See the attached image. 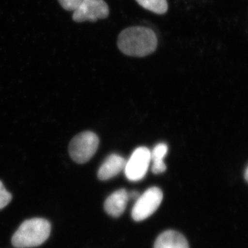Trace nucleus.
Listing matches in <instances>:
<instances>
[{
  "mask_svg": "<svg viewBox=\"0 0 248 248\" xmlns=\"http://www.w3.org/2000/svg\"><path fill=\"white\" fill-rule=\"evenodd\" d=\"M158 38L150 28L128 27L120 32L117 39V46L124 55L143 58L154 53L157 48Z\"/></svg>",
  "mask_w": 248,
  "mask_h": 248,
  "instance_id": "nucleus-1",
  "label": "nucleus"
},
{
  "mask_svg": "<svg viewBox=\"0 0 248 248\" xmlns=\"http://www.w3.org/2000/svg\"><path fill=\"white\" fill-rule=\"evenodd\" d=\"M50 230V223L45 218L27 220L15 233L12 244L17 248L37 247L48 239Z\"/></svg>",
  "mask_w": 248,
  "mask_h": 248,
  "instance_id": "nucleus-2",
  "label": "nucleus"
},
{
  "mask_svg": "<svg viewBox=\"0 0 248 248\" xmlns=\"http://www.w3.org/2000/svg\"><path fill=\"white\" fill-rule=\"evenodd\" d=\"M99 143V138L95 133L91 131L80 133L70 143V156L78 164H85L95 154Z\"/></svg>",
  "mask_w": 248,
  "mask_h": 248,
  "instance_id": "nucleus-3",
  "label": "nucleus"
},
{
  "mask_svg": "<svg viewBox=\"0 0 248 248\" xmlns=\"http://www.w3.org/2000/svg\"><path fill=\"white\" fill-rule=\"evenodd\" d=\"M163 192L157 187H152L140 195L132 210L135 221H141L151 217L157 210L163 200Z\"/></svg>",
  "mask_w": 248,
  "mask_h": 248,
  "instance_id": "nucleus-4",
  "label": "nucleus"
},
{
  "mask_svg": "<svg viewBox=\"0 0 248 248\" xmlns=\"http://www.w3.org/2000/svg\"><path fill=\"white\" fill-rule=\"evenodd\" d=\"M151 162V151L140 147L133 152L124 168L125 177L131 182H138L146 176Z\"/></svg>",
  "mask_w": 248,
  "mask_h": 248,
  "instance_id": "nucleus-5",
  "label": "nucleus"
},
{
  "mask_svg": "<svg viewBox=\"0 0 248 248\" xmlns=\"http://www.w3.org/2000/svg\"><path fill=\"white\" fill-rule=\"evenodd\" d=\"M109 14L108 5L104 0H83L73 12V19L78 23L86 21L94 22L98 19H106Z\"/></svg>",
  "mask_w": 248,
  "mask_h": 248,
  "instance_id": "nucleus-6",
  "label": "nucleus"
},
{
  "mask_svg": "<svg viewBox=\"0 0 248 248\" xmlns=\"http://www.w3.org/2000/svg\"><path fill=\"white\" fill-rule=\"evenodd\" d=\"M124 158L118 155H111L108 156L98 170L97 177L100 180L107 181L116 177L125 168Z\"/></svg>",
  "mask_w": 248,
  "mask_h": 248,
  "instance_id": "nucleus-7",
  "label": "nucleus"
},
{
  "mask_svg": "<svg viewBox=\"0 0 248 248\" xmlns=\"http://www.w3.org/2000/svg\"><path fill=\"white\" fill-rule=\"evenodd\" d=\"M128 200V192L125 189H120L108 197L104 203V209L110 216L120 217L125 211Z\"/></svg>",
  "mask_w": 248,
  "mask_h": 248,
  "instance_id": "nucleus-8",
  "label": "nucleus"
},
{
  "mask_svg": "<svg viewBox=\"0 0 248 248\" xmlns=\"http://www.w3.org/2000/svg\"><path fill=\"white\" fill-rule=\"evenodd\" d=\"M154 248H189L184 235L178 232L168 231L159 235L155 241Z\"/></svg>",
  "mask_w": 248,
  "mask_h": 248,
  "instance_id": "nucleus-9",
  "label": "nucleus"
},
{
  "mask_svg": "<svg viewBox=\"0 0 248 248\" xmlns=\"http://www.w3.org/2000/svg\"><path fill=\"white\" fill-rule=\"evenodd\" d=\"M169 148L166 143H161L156 145L151 152V161H153L152 171L154 174H159L166 170V165L164 159L167 155Z\"/></svg>",
  "mask_w": 248,
  "mask_h": 248,
  "instance_id": "nucleus-10",
  "label": "nucleus"
},
{
  "mask_svg": "<svg viewBox=\"0 0 248 248\" xmlns=\"http://www.w3.org/2000/svg\"><path fill=\"white\" fill-rule=\"evenodd\" d=\"M136 1L143 9L155 14H165L169 9L167 0H136Z\"/></svg>",
  "mask_w": 248,
  "mask_h": 248,
  "instance_id": "nucleus-11",
  "label": "nucleus"
},
{
  "mask_svg": "<svg viewBox=\"0 0 248 248\" xmlns=\"http://www.w3.org/2000/svg\"><path fill=\"white\" fill-rule=\"evenodd\" d=\"M12 196L5 188L2 182L0 181V210L5 208L11 202Z\"/></svg>",
  "mask_w": 248,
  "mask_h": 248,
  "instance_id": "nucleus-12",
  "label": "nucleus"
},
{
  "mask_svg": "<svg viewBox=\"0 0 248 248\" xmlns=\"http://www.w3.org/2000/svg\"><path fill=\"white\" fill-rule=\"evenodd\" d=\"M83 0H58L63 9L68 11H74L78 9Z\"/></svg>",
  "mask_w": 248,
  "mask_h": 248,
  "instance_id": "nucleus-13",
  "label": "nucleus"
},
{
  "mask_svg": "<svg viewBox=\"0 0 248 248\" xmlns=\"http://www.w3.org/2000/svg\"><path fill=\"white\" fill-rule=\"evenodd\" d=\"M244 177L246 180L248 182V166L247 169L246 170V172H245Z\"/></svg>",
  "mask_w": 248,
  "mask_h": 248,
  "instance_id": "nucleus-14",
  "label": "nucleus"
}]
</instances>
